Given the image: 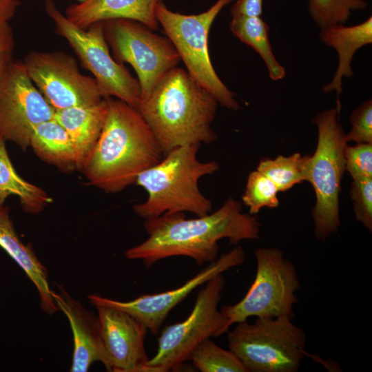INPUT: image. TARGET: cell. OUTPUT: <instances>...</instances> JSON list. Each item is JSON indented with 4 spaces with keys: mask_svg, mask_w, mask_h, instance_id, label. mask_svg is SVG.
I'll use <instances>...</instances> for the list:
<instances>
[{
    "mask_svg": "<svg viewBox=\"0 0 372 372\" xmlns=\"http://www.w3.org/2000/svg\"><path fill=\"white\" fill-rule=\"evenodd\" d=\"M55 111L29 77L23 62L14 61L0 79V135L25 150L34 128L54 119Z\"/></svg>",
    "mask_w": 372,
    "mask_h": 372,
    "instance_id": "obj_13",
    "label": "cell"
},
{
    "mask_svg": "<svg viewBox=\"0 0 372 372\" xmlns=\"http://www.w3.org/2000/svg\"><path fill=\"white\" fill-rule=\"evenodd\" d=\"M254 256L256 272L247 293L237 303L220 309L229 327L250 317L293 320L295 316L296 292L301 285L294 265L276 247L258 248Z\"/></svg>",
    "mask_w": 372,
    "mask_h": 372,
    "instance_id": "obj_8",
    "label": "cell"
},
{
    "mask_svg": "<svg viewBox=\"0 0 372 372\" xmlns=\"http://www.w3.org/2000/svg\"><path fill=\"white\" fill-rule=\"evenodd\" d=\"M262 8V0H237L231 7V15L260 17Z\"/></svg>",
    "mask_w": 372,
    "mask_h": 372,
    "instance_id": "obj_32",
    "label": "cell"
},
{
    "mask_svg": "<svg viewBox=\"0 0 372 372\" xmlns=\"http://www.w3.org/2000/svg\"><path fill=\"white\" fill-rule=\"evenodd\" d=\"M364 0H309V12L320 28L347 22L352 11L364 10Z\"/></svg>",
    "mask_w": 372,
    "mask_h": 372,
    "instance_id": "obj_26",
    "label": "cell"
},
{
    "mask_svg": "<svg viewBox=\"0 0 372 372\" xmlns=\"http://www.w3.org/2000/svg\"><path fill=\"white\" fill-rule=\"evenodd\" d=\"M76 1H77V2H82V1H83L85 0H76Z\"/></svg>",
    "mask_w": 372,
    "mask_h": 372,
    "instance_id": "obj_34",
    "label": "cell"
},
{
    "mask_svg": "<svg viewBox=\"0 0 372 372\" xmlns=\"http://www.w3.org/2000/svg\"><path fill=\"white\" fill-rule=\"evenodd\" d=\"M95 307L110 371L154 372L145 349V326L119 309Z\"/></svg>",
    "mask_w": 372,
    "mask_h": 372,
    "instance_id": "obj_15",
    "label": "cell"
},
{
    "mask_svg": "<svg viewBox=\"0 0 372 372\" xmlns=\"http://www.w3.org/2000/svg\"><path fill=\"white\" fill-rule=\"evenodd\" d=\"M103 24L115 60L129 63L136 72L141 99L146 98L161 78L180 61L167 37L154 33L138 21L117 19L105 21Z\"/></svg>",
    "mask_w": 372,
    "mask_h": 372,
    "instance_id": "obj_11",
    "label": "cell"
},
{
    "mask_svg": "<svg viewBox=\"0 0 372 372\" xmlns=\"http://www.w3.org/2000/svg\"><path fill=\"white\" fill-rule=\"evenodd\" d=\"M355 218L372 231V178L353 180L351 189Z\"/></svg>",
    "mask_w": 372,
    "mask_h": 372,
    "instance_id": "obj_29",
    "label": "cell"
},
{
    "mask_svg": "<svg viewBox=\"0 0 372 372\" xmlns=\"http://www.w3.org/2000/svg\"><path fill=\"white\" fill-rule=\"evenodd\" d=\"M229 29L236 37L254 49L261 56L272 81H279L285 76V69L278 63L271 49L269 25L260 17L234 16Z\"/></svg>",
    "mask_w": 372,
    "mask_h": 372,
    "instance_id": "obj_23",
    "label": "cell"
},
{
    "mask_svg": "<svg viewBox=\"0 0 372 372\" xmlns=\"http://www.w3.org/2000/svg\"><path fill=\"white\" fill-rule=\"evenodd\" d=\"M309 156L295 153L289 156L280 155L273 159L263 158L256 169L267 176L279 192H285L308 180Z\"/></svg>",
    "mask_w": 372,
    "mask_h": 372,
    "instance_id": "obj_24",
    "label": "cell"
},
{
    "mask_svg": "<svg viewBox=\"0 0 372 372\" xmlns=\"http://www.w3.org/2000/svg\"><path fill=\"white\" fill-rule=\"evenodd\" d=\"M245 260L244 249L241 246H237L210 262L209 266L185 284L172 290L142 296L128 302L118 301L96 294L88 296L87 299L94 306H107L128 313L143 323L153 335H156L169 311L195 289L211 278L242 265Z\"/></svg>",
    "mask_w": 372,
    "mask_h": 372,
    "instance_id": "obj_14",
    "label": "cell"
},
{
    "mask_svg": "<svg viewBox=\"0 0 372 372\" xmlns=\"http://www.w3.org/2000/svg\"><path fill=\"white\" fill-rule=\"evenodd\" d=\"M225 283L222 273L209 280L198 291L189 316L162 331L157 351L148 361L154 372L176 371L202 342L229 331L228 320L218 309Z\"/></svg>",
    "mask_w": 372,
    "mask_h": 372,
    "instance_id": "obj_10",
    "label": "cell"
},
{
    "mask_svg": "<svg viewBox=\"0 0 372 372\" xmlns=\"http://www.w3.org/2000/svg\"><path fill=\"white\" fill-rule=\"evenodd\" d=\"M14 38L8 21H0V79L14 61Z\"/></svg>",
    "mask_w": 372,
    "mask_h": 372,
    "instance_id": "obj_31",
    "label": "cell"
},
{
    "mask_svg": "<svg viewBox=\"0 0 372 372\" xmlns=\"http://www.w3.org/2000/svg\"><path fill=\"white\" fill-rule=\"evenodd\" d=\"M6 140L0 135V209L11 195L19 198L23 209L28 214L42 211L52 198L42 188L22 178L16 172L6 148Z\"/></svg>",
    "mask_w": 372,
    "mask_h": 372,
    "instance_id": "obj_22",
    "label": "cell"
},
{
    "mask_svg": "<svg viewBox=\"0 0 372 372\" xmlns=\"http://www.w3.org/2000/svg\"><path fill=\"white\" fill-rule=\"evenodd\" d=\"M105 99L102 131L81 170L91 185L116 193L135 184L138 176L158 163L163 153L136 108L116 98Z\"/></svg>",
    "mask_w": 372,
    "mask_h": 372,
    "instance_id": "obj_2",
    "label": "cell"
},
{
    "mask_svg": "<svg viewBox=\"0 0 372 372\" xmlns=\"http://www.w3.org/2000/svg\"><path fill=\"white\" fill-rule=\"evenodd\" d=\"M278 192L276 185L256 169L248 175L242 200L249 207V214L255 215L264 207H277L279 205Z\"/></svg>",
    "mask_w": 372,
    "mask_h": 372,
    "instance_id": "obj_27",
    "label": "cell"
},
{
    "mask_svg": "<svg viewBox=\"0 0 372 372\" xmlns=\"http://www.w3.org/2000/svg\"><path fill=\"white\" fill-rule=\"evenodd\" d=\"M218 103L182 68L169 70L136 110L154 134L163 156L187 145L209 144Z\"/></svg>",
    "mask_w": 372,
    "mask_h": 372,
    "instance_id": "obj_3",
    "label": "cell"
},
{
    "mask_svg": "<svg viewBox=\"0 0 372 372\" xmlns=\"http://www.w3.org/2000/svg\"><path fill=\"white\" fill-rule=\"evenodd\" d=\"M189 360L201 372H247L232 351L222 349L209 338L196 347Z\"/></svg>",
    "mask_w": 372,
    "mask_h": 372,
    "instance_id": "obj_25",
    "label": "cell"
},
{
    "mask_svg": "<svg viewBox=\"0 0 372 372\" xmlns=\"http://www.w3.org/2000/svg\"><path fill=\"white\" fill-rule=\"evenodd\" d=\"M19 0H0V21H9L15 14Z\"/></svg>",
    "mask_w": 372,
    "mask_h": 372,
    "instance_id": "obj_33",
    "label": "cell"
},
{
    "mask_svg": "<svg viewBox=\"0 0 372 372\" xmlns=\"http://www.w3.org/2000/svg\"><path fill=\"white\" fill-rule=\"evenodd\" d=\"M340 113L329 109L313 119L318 127V143L309 156V182L315 191L316 203L312 216L315 237L324 240L338 231L340 225L339 194L345 171V133L339 122Z\"/></svg>",
    "mask_w": 372,
    "mask_h": 372,
    "instance_id": "obj_6",
    "label": "cell"
},
{
    "mask_svg": "<svg viewBox=\"0 0 372 372\" xmlns=\"http://www.w3.org/2000/svg\"><path fill=\"white\" fill-rule=\"evenodd\" d=\"M200 146L177 147L138 176L135 184L143 187L147 196L134 205L137 215L148 219L185 212L202 216L211 211V202L200 190L198 182L217 172L219 165L214 161H200Z\"/></svg>",
    "mask_w": 372,
    "mask_h": 372,
    "instance_id": "obj_4",
    "label": "cell"
},
{
    "mask_svg": "<svg viewBox=\"0 0 372 372\" xmlns=\"http://www.w3.org/2000/svg\"><path fill=\"white\" fill-rule=\"evenodd\" d=\"M107 110V99L86 107L56 110L54 119L68 132L74 145L78 169H82L102 131Z\"/></svg>",
    "mask_w": 372,
    "mask_h": 372,
    "instance_id": "obj_20",
    "label": "cell"
},
{
    "mask_svg": "<svg viewBox=\"0 0 372 372\" xmlns=\"http://www.w3.org/2000/svg\"><path fill=\"white\" fill-rule=\"evenodd\" d=\"M351 129L345 134L347 143H372V101L362 103L350 116Z\"/></svg>",
    "mask_w": 372,
    "mask_h": 372,
    "instance_id": "obj_30",
    "label": "cell"
},
{
    "mask_svg": "<svg viewBox=\"0 0 372 372\" xmlns=\"http://www.w3.org/2000/svg\"><path fill=\"white\" fill-rule=\"evenodd\" d=\"M148 238L127 249L128 259L141 260L146 267L173 256H187L200 266L216 259L218 242L227 238L231 245L244 240L258 239L260 223L243 213L240 202L229 198L213 213L187 218L185 213L164 214L145 219Z\"/></svg>",
    "mask_w": 372,
    "mask_h": 372,
    "instance_id": "obj_1",
    "label": "cell"
},
{
    "mask_svg": "<svg viewBox=\"0 0 372 372\" xmlns=\"http://www.w3.org/2000/svg\"><path fill=\"white\" fill-rule=\"evenodd\" d=\"M0 247L21 267L36 287L41 309L52 315L59 309L54 300V291L50 288L46 267L41 262L30 245L19 239L10 217L9 208L0 209Z\"/></svg>",
    "mask_w": 372,
    "mask_h": 372,
    "instance_id": "obj_18",
    "label": "cell"
},
{
    "mask_svg": "<svg viewBox=\"0 0 372 372\" xmlns=\"http://www.w3.org/2000/svg\"><path fill=\"white\" fill-rule=\"evenodd\" d=\"M30 146L41 159L60 169H78L72 140L65 130L54 119L41 123L34 128Z\"/></svg>",
    "mask_w": 372,
    "mask_h": 372,
    "instance_id": "obj_21",
    "label": "cell"
},
{
    "mask_svg": "<svg viewBox=\"0 0 372 372\" xmlns=\"http://www.w3.org/2000/svg\"><path fill=\"white\" fill-rule=\"evenodd\" d=\"M163 0H85L69 6L65 15L75 25L86 29L107 20L125 19L158 29V4Z\"/></svg>",
    "mask_w": 372,
    "mask_h": 372,
    "instance_id": "obj_17",
    "label": "cell"
},
{
    "mask_svg": "<svg viewBox=\"0 0 372 372\" xmlns=\"http://www.w3.org/2000/svg\"><path fill=\"white\" fill-rule=\"evenodd\" d=\"M233 0H217L207 10L183 14L169 10L163 1L158 4L156 17L178 52L187 72L211 93L218 104L237 110L234 94L223 83L210 59L208 37L210 28L222 9Z\"/></svg>",
    "mask_w": 372,
    "mask_h": 372,
    "instance_id": "obj_7",
    "label": "cell"
},
{
    "mask_svg": "<svg viewBox=\"0 0 372 372\" xmlns=\"http://www.w3.org/2000/svg\"><path fill=\"white\" fill-rule=\"evenodd\" d=\"M54 292V300L59 310L67 316L72 329L74 351L71 372H87L96 361L110 371L103 346L98 316L86 309L61 286Z\"/></svg>",
    "mask_w": 372,
    "mask_h": 372,
    "instance_id": "obj_16",
    "label": "cell"
},
{
    "mask_svg": "<svg viewBox=\"0 0 372 372\" xmlns=\"http://www.w3.org/2000/svg\"><path fill=\"white\" fill-rule=\"evenodd\" d=\"M227 333L229 349L247 372H297L306 355V333L287 318H256Z\"/></svg>",
    "mask_w": 372,
    "mask_h": 372,
    "instance_id": "obj_5",
    "label": "cell"
},
{
    "mask_svg": "<svg viewBox=\"0 0 372 372\" xmlns=\"http://www.w3.org/2000/svg\"><path fill=\"white\" fill-rule=\"evenodd\" d=\"M23 62L33 83L55 110L90 106L103 99L94 78L83 74L76 60L64 52L32 51Z\"/></svg>",
    "mask_w": 372,
    "mask_h": 372,
    "instance_id": "obj_12",
    "label": "cell"
},
{
    "mask_svg": "<svg viewBox=\"0 0 372 372\" xmlns=\"http://www.w3.org/2000/svg\"><path fill=\"white\" fill-rule=\"evenodd\" d=\"M344 155L345 170L353 180L372 178V143L347 145Z\"/></svg>",
    "mask_w": 372,
    "mask_h": 372,
    "instance_id": "obj_28",
    "label": "cell"
},
{
    "mask_svg": "<svg viewBox=\"0 0 372 372\" xmlns=\"http://www.w3.org/2000/svg\"><path fill=\"white\" fill-rule=\"evenodd\" d=\"M320 40L338 54V65L332 81L322 88L324 92L335 91L338 98L342 92V79L353 76L351 61L355 52L372 43V18L352 26L335 24L320 28Z\"/></svg>",
    "mask_w": 372,
    "mask_h": 372,
    "instance_id": "obj_19",
    "label": "cell"
},
{
    "mask_svg": "<svg viewBox=\"0 0 372 372\" xmlns=\"http://www.w3.org/2000/svg\"><path fill=\"white\" fill-rule=\"evenodd\" d=\"M45 9L56 32L68 41L83 66L92 74L102 97H115L136 109L141 99L140 84L123 64L111 56L103 22L83 29L63 14L52 0H45Z\"/></svg>",
    "mask_w": 372,
    "mask_h": 372,
    "instance_id": "obj_9",
    "label": "cell"
}]
</instances>
